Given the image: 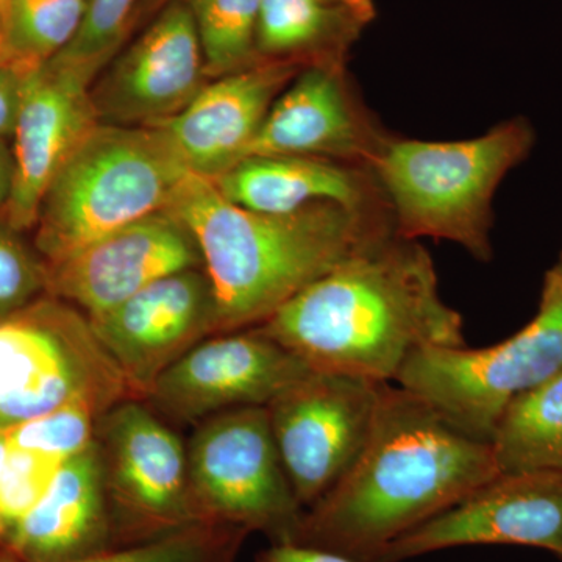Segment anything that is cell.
<instances>
[{
    "label": "cell",
    "mask_w": 562,
    "mask_h": 562,
    "mask_svg": "<svg viewBox=\"0 0 562 562\" xmlns=\"http://www.w3.org/2000/svg\"><path fill=\"white\" fill-rule=\"evenodd\" d=\"M24 76L11 66L0 68V140L13 135L20 114Z\"/></svg>",
    "instance_id": "4dcf8cb0"
},
{
    "label": "cell",
    "mask_w": 562,
    "mask_h": 562,
    "mask_svg": "<svg viewBox=\"0 0 562 562\" xmlns=\"http://www.w3.org/2000/svg\"><path fill=\"white\" fill-rule=\"evenodd\" d=\"M11 447L9 436H7L5 428H0V480H2L3 472H5L7 462H9Z\"/></svg>",
    "instance_id": "d590c367"
},
{
    "label": "cell",
    "mask_w": 562,
    "mask_h": 562,
    "mask_svg": "<svg viewBox=\"0 0 562 562\" xmlns=\"http://www.w3.org/2000/svg\"><path fill=\"white\" fill-rule=\"evenodd\" d=\"M205 58L187 0H173L91 88L102 124H160L205 87Z\"/></svg>",
    "instance_id": "5bb4252c"
},
{
    "label": "cell",
    "mask_w": 562,
    "mask_h": 562,
    "mask_svg": "<svg viewBox=\"0 0 562 562\" xmlns=\"http://www.w3.org/2000/svg\"><path fill=\"white\" fill-rule=\"evenodd\" d=\"M121 547L98 442L63 462L38 505L0 552L22 562H58Z\"/></svg>",
    "instance_id": "d6986e66"
},
{
    "label": "cell",
    "mask_w": 562,
    "mask_h": 562,
    "mask_svg": "<svg viewBox=\"0 0 562 562\" xmlns=\"http://www.w3.org/2000/svg\"><path fill=\"white\" fill-rule=\"evenodd\" d=\"M386 384L313 369L266 406L284 472L305 512L360 457Z\"/></svg>",
    "instance_id": "30bf717a"
},
{
    "label": "cell",
    "mask_w": 562,
    "mask_h": 562,
    "mask_svg": "<svg viewBox=\"0 0 562 562\" xmlns=\"http://www.w3.org/2000/svg\"><path fill=\"white\" fill-rule=\"evenodd\" d=\"M166 210L183 222L201 251L217 333L257 327L339 262L395 233L368 210L336 203L290 214L241 209L209 177L191 172Z\"/></svg>",
    "instance_id": "3957f363"
},
{
    "label": "cell",
    "mask_w": 562,
    "mask_h": 562,
    "mask_svg": "<svg viewBox=\"0 0 562 562\" xmlns=\"http://www.w3.org/2000/svg\"><path fill=\"white\" fill-rule=\"evenodd\" d=\"M88 321L138 401L169 366L217 333L213 288L198 269L155 281Z\"/></svg>",
    "instance_id": "9a60e30c"
},
{
    "label": "cell",
    "mask_w": 562,
    "mask_h": 562,
    "mask_svg": "<svg viewBox=\"0 0 562 562\" xmlns=\"http://www.w3.org/2000/svg\"><path fill=\"white\" fill-rule=\"evenodd\" d=\"M561 368L562 308L541 301L522 330L495 346L414 351L394 383L457 430L491 443L509 406Z\"/></svg>",
    "instance_id": "52a82bcc"
},
{
    "label": "cell",
    "mask_w": 562,
    "mask_h": 562,
    "mask_svg": "<svg viewBox=\"0 0 562 562\" xmlns=\"http://www.w3.org/2000/svg\"><path fill=\"white\" fill-rule=\"evenodd\" d=\"M369 20L324 0H262L257 49L262 61L342 65Z\"/></svg>",
    "instance_id": "44dd1931"
},
{
    "label": "cell",
    "mask_w": 562,
    "mask_h": 562,
    "mask_svg": "<svg viewBox=\"0 0 562 562\" xmlns=\"http://www.w3.org/2000/svg\"><path fill=\"white\" fill-rule=\"evenodd\" d=\"M257 562H358L346 554L297 542H276L258 553Z\"/></svg>",
    "instance_id": "f546056e"
},
{
    "label": "cell",
    "mask_w": 562,
    "mask_h": 562,
    "mask_svg": "<svg viewBox=\"0 0 562 562\" xmlns=\"http://www.w3.org/2000/svg\"><path fill=\"white\" fill-rule=\"evenodd\" d=\"M61 464V461L46 454L11 447L9 462L0 480V550L38 505Z\"/></svg>",
    "instance_id": "83f0119b"
},
{
    "label": "cell",
    "mask_w": 562,
    "mask_h": 562,
    "mask_svg": "<svg viewBox=\"0 0 562 562\" xmlns=\"http://www.w3.org/2000/svg\"><path fill=\"white\" fill-rule=\"evenodd\" d=\"M199 265L201 251L190 231L161 210L46 265L47 290L95 319L155 281Z\"/></svg>",
    "instance_id": "4fadbf2b"
},
{
    "label": "cell",
    "mask_w": 562,
    "mask_h": 562,
    "mask_svg": "<svg viewBox=\"0 0 562 562\" xmlns=\"http://www.w3.org/2000/svg\"><path fill=\"white\" fill-rule=\"evenodd\" d=\"M497 475L490 442L457 430L412 392L390 383L360 457L306 509L295 542L379 562L392 542Z\"/></svg>",
    "instance_id": "7a4b0ae2"
},
{
    "label": "cell",
    "mask_w": 562,
    "mask_h": 562,
    "mask_svg": "<svg viewBox=\"0 0 562 562\" xmlns=\"http://www.w3.org/2000/svg\"><path fill=\"white\" fill-rule=\"evenodd\" d=\"M10 66L9 47H7L5 27H3V14L0 9V68Z\"/></svg>",
    "instance_id": "8d00e7d4"
},
{
    "label": "cell",
    "mask_w": 562,
    "mask_h": 562,
    "mask_svg": "<svg viewBox=\"0 0 562 562\" xmlns=\"http://www.w3.org/2000/svg\"><path fill=\"white\" fill-rule=\"evenodd\" d=\"M246 528L203 522L181 528L160 538L58 562H235ZM0 562H22L0 552Z\"/></svg>",
    "instance_id": "d4e9b609"
},
{
    "label": "cell",
    "mask_w": 562,
    "mask_h": 562,
    "mask_svg": "<svg viewBox=\"0 0 562 562\" xmlns=\"http://www.w3.org/2000/svg\"><path fill=\"white\" fill-rule=\"evenodd\" d=\"M211 180L227 201L262 214H290L316 203L368 210L371 201L358 169L325 158L247 157Z\"/></svg>",
    "instance_id": "ffe728a7"
},
{
    "label": "cell",
    "mask_w": 562,
    "mask_h": 562,
    "mask_svg": "<svg viewBox=\"0 0 562 562\" xmlns=\"http://www.w3.org/2000/svg\"><path fill=\"white\" fill-rule=\"evenodd\" d=\"M171 2H173V0H139L138 9H136L135 22L154 16V14H157L158 11L165 9V7Z\"/></svg>",
    "instance_id": "e575fe53"
},
{
    "label": "cell",
    "mask_w": 562,
    "mask_h": 562,
    "mask_svg": "<svg viewBox=\"0 0 562 562\" xmlns=\"http://www.w3.org/2000/svg\"><path fill=\"white\" fill-rule=\"evenodd\" d=\"M128 398L116 362L69 303L32 302L0 319V428L77 402L105 414Z\"/></svg>",
    "instance_id": "8992f818"
},
{
    "label": "cell",
    "mask_w": 562,
    "mask_h": 562,
    "mask_svg": "<svg viewBox=\"0 0 562 562\" xmlns=\"http://www.w3.org/2000/svg\"><path fill=\"white\" fill-rule=\"evenodd\" d=\"M138 3L139 0H88L79 33L54 61L94 81L135 25Z\"/></svg>",
    "instance_id": "484cf974"
},
{
    "label": "cell",
    "mask_w": 562,
    "mask_h": 562,
    "mask_svg": "<svg viewBox=\"0 0 562 562\" xmlns=\"http://www.w3.org/2000/svg\"><path fill=\"white\" fill-rule=\"evenodd\" d=\"M383 140L362 121L344 80L342 65H308L273 101L247 157L283 155L371 162Z\"/></svg>",
    "instance_id": "ac0fdd59"
},
{
    "label": "cell",
    "mask_w": 562,
    "mask_h": 562,
    "mask_svg": "<svg viewBox=\"0 0 562 562\" xmlns=\"http://www.w3.org/2000/svg\"><path fill=\"white\" fill-rule=\"evenodd\" d=\"M11 183H13V157L0 140V210L9 202Z\"/></svg>",
    "instance_id": "d6a6232c"
},
{
    "label": "cell",
    "mask_w": 562,
    "mask_h": 562,
    "mask_svg": "<svg viewBox=\"0 0 562 562\" xmlns=\"http://www.w3.org/2000/svg\"><path fill=\"white\" fill-rule=\"evenodd\" d=\"M205 58L206 77L220 79L261 63L257 49L262 0H187Z\"/></svg>",
    "instance_id": "cb8c5ba5"
},
{
    "label": "cell",
    "mask_w": 562,
    "mask_h": 562,
    "mask_svg": "<svg viewBox=\"0 0 562 562\" xmlns=\"http://www.w3.org/2000/svg\"><path fill=\"white\" fill-rule=\"evenodd\" d=\"M468 546L536 547L562 558V473H501L392 542L379 562Z\"/></svg>",
    "instance_id": "7c38bea8"
},
{
    "label": "cell",
    "mask_w": 562,
    "mask_h": 562,
    "mask_svg": "<svg viewBox=\"0 0 562 562\" xmlns=\"http://www.w3.org/2000/svg\"><path fill=\"white\" fill-rule=\"evenodd\" d=\"M44 288L47 290L46 265L36 261L16 231L0 221V319L31 305Z\"/></svg>",
    "instance_id": "f1b7e54d"
},
{
    "label": "cell",
    "mask_w": 562,
    "mask_h": 562,
    "mask_svg": "<svg viewBox=\"0 0 562 562\" xmlns=\"http://www.w3.org/2000/svg\"><path fill=\"white\" fill-rule=\"evenodd\" d=\"M92 80L50 60L25 74L13 132V183L3 214L13 231L32 228L41 203L69 155L101 124Z\"/></svg>",
    "instance_id": "2e32d148"
},
{
    "label": "cell",
    "mask_w": 562,
    "mask_h": 562,
    "mask_svg": "<svg viewBox=\"0 0 562 562\" xmlns=\"http://www.w3.org/2000/svg\"><path fill=\"white\" fill-rule=\"evenodd\" d=\"M101 416L88 403H69L5 430L10 446L14 449L46 454L65 462L83 453L95 442Z\"/></svg>",
    "instance_id": "4316f807"
},
{
    "label": "cell",
    "mask_w": 562,
    "mask_h": 562,
    "mask_svg": "<svg viewBox=\"0 0 562 562\" xmlns=\"http://www.w3.org/2000/svg\"><path fill=\"white\" fill-rule=\"evenodd\" d=\"M254 328L314 371L380 383H394L424 347L465 346L464 321L442 301L430 254L395 233L339 262Z\"/></svg>",
    "instance_id": "6da1fadb"
},
{
    "label": "cell",
    "mask_w": 562,
    "mask_h": 562,
    "mask_svg": "<svg viewBox=\"0 0 562 562\" xmlns=\"http://www.w3.org/2000/svg\"><path fill=\"white\" fill-rule=\"evenodd\" d=\"M192 497L206 522L295 542L305 508L281 462L266 406H244L199 422L187 447Z\"/></svg>",
    "instance_id": "ba28073f"
},
{
    "label": "cell",
    "mask_w": 562,
    "mask_h": 562,
    "mask_svg": "<svg viewBox=\"0 0 562 562\" xmlns=\"http://www.w3.org/2000/svg\"><path fill=\"white\" fill-rule=\"evenodd\" d=\"M95 442L120 546L206 522L192 497L187 447L149 406L117 403L99 419Z\"/></svg>",
    "instance_id": "9c48e42d"
},
{
    "label": "cell",
    "mask_w": 562,
    "mask_h": 562,
    "mask_svg": "<svg viewBox=\"0 0 562 562\" xmlns=\"http://www.w3.org/2000/svg\"><path fill=\"white\" fill-rule=\"evenodd\" d=\"M491 446L501 473H562V368L509 406Z\"/></svg>",
    "instance_id": "7402d4cb"
},
{
    "label": "cell",
    "mask_w": 562,
    "mask_h": 562,
    "mask_svg": "<svg viewBox=\"0 0 562 562\" xmlns=\"http://www.w3.org/2000/svg\"><path fill=\"white\" fill-rule=\"evenodd\" d=\"M541 301L554 303L562 308V250L552 269L543 279Z\"/></svg>",
    "instance_id": "1f68e13d"
},
{
    "label": "cell",
    "mask_w": 562,
    "mask_h": 562,
    "mask_svg": "<svg viewBox=\"0 0 562 562\" xmlns=\"http://www.w3.org/2000/svg\"><path fill=\"white\" fill-rule=\"evenodd\" d=\"M7 2H9V0H0V9L3 10V7L7 5Z\"/></svg>",
    "instance_id": "74e56055"
},
{
    "label": "cell",
    "mask_w": 562,
    "mask_h": 562,
    "mask_svg": "<svg viewBox=\"0 0 562 562\" xmlns=\"http://www.w3.org/2000/svg\"><path fill=\"white\" fill-rule=\"evenodd\" d=\"M157 125L99 124L69 155L41 203L36 247L47 265L168 209L188 176Z\"/></svg>",
    "instance_id": "5b68a950"
},
{
    "label": "cell",
    "mask_w": 562,
    "mask_h": 562,
    "mask_svg": "<svg viewBox=\"0 0 562 562\" xmlns=\"http://www.w3.org/2000/svg\"><path fill=\"white\" fill-rule=\"evenodd\" d=\"M535 140L525 117L472 139L383 140L372 166L394 210L395 235L443 239L490 261L495 191L527 160Z\"/></svg>",
    "instance_id": "277c9868"
},
{
    "label": "cell",
    "mask_w": 562,
    "mask_h": 562,
    "mask_svg": "<svg viewBox=\"0 0 562 562\" xmlns=\"http://www.w3.org/2000/svg\"><path fill=\"white\" fill-rule=\"evenodd\" d=\"M324 2L336 3V5L347 7V9L357 11L366 20L372 21L375 18L376 10L373 0H324Z\"/></svg>",
    "instance_id": "836d02e7"
},
{
    "label": "cell",
    "mask_w": 562,
    "mask_h": 562,
    "mask_svg": "<svg viewBox=\"0 0 562 562\" xmlns=\"http://www.w3.org/2000/svg\"><path fill=\"white\" fill-rule=\"evenodd\" d=\"M88 0H9L3 27L10 66L31 72L54 60L79 33Z\"/></svg>",
    "instance_id": "603a6c76"
},
{
    "label": "cell",
    "mask_w": 562,
    "mask_h": 562,
    "mask_svg": "<svg viewBox=\"0 0 562 562\" xmlns=\"http://www.w3.org/2000/svg\"><path fill=\"white\" fill-rule=\"evenodd\" d=\"M313 369L257 328L213 336L169 366L144 401L158 416L199 424L214 414L269 403Z\"/></svg>",
    "instance_id": "8fae6325"
},
{
    "label": "cell",
    "mask_w": 562,
    "mask_h": 562,
    "mask_svg": "<svg viewBox=\"0 0 562 562\" xmlns=\"http://www.w3.org/2000/svg\"><path fill=\"white\" fill-rule=\"evenodd\" d=\"M299 70L301 63L266 60L213 79L187 109L155 125L188 171L214 179L246 158L273 101Z\"/></svg>",
    "instance_id": "e0dca14e"
}]
</instances>
